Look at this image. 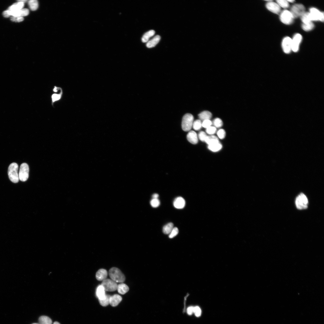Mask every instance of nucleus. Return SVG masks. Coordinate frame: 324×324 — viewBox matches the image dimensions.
Masks as SVG:
<instances>
[{
  "mask_svg": "<svg viewBox=\"0 0 324 324\" xmlns=\"http://www.w3.org/2000/svg\"><path fill=\"white\" fill-rule=\"evenodd\" d=\"M111 279L116 283H122L125 280V277L121 271L116 267H112L109 271Z\"/></svg>",
  "mask_w": 324,
  "mask_h": 324,
  "instance_id": "obj_1",
  "label": "nucleus"
},
{
  "mask_svg": "<svg viewBox=\"0 0 324 324\" xmlns=\"http://www.w3.org/2000/svg\"><path fill=\"white\" fill-rule=\"evenodd\" d=\"M29 166L26 163L22 164L20 167L19 173V180L22 182H25L29 176Z\"/></svg>",
  "mask_w": 324,
  "mask_h": 324,
  "instance_id": "obj_5",
  "label": "nucleus"
},
{
  "mask_svg": "<svg viewBox=\"0 0 324 324\" xmlns=\"http://www.w3.org/2000/svg\"><path fill=\"white\" fill-rule=\"evenodd\" d=\"M206 133L203 131L200 132L199 135V139L202 141H205V140L207 137Z\"/></svg>",
  "mask_w": 324,
  "mask_h": 324,
  "instance_id": "obj_42",
  "label": "nucleus"
},
{
  "mask_svg": "<svg viewBox=\"0 0 324 324\" xmlns=\"http://www.w3.org/2000/svg\"><path fill=\"white\" fill-rule=\"evenodd\" d=\"M290 12L294 18L301 17L305 12V8L303 5L297 4L292 6Z\"/></svg>",
  "mask_w": 324,
  "mask_h": 324,
  "instance_id": "obj_7",
  "label": "nucleus"
},
{
  "mask_svg": "<svg viewBox=\"0 0 324 324\" xmlns=\"http://www.w3.org/2000/svg\"><path fill=\"white\" fill-rule=\"evenodd\" d=\"M96 295L99 300L103 299L105 297L106 294L103 287L101 285L99 286L96 290Z\"/></svg>",
  "mask_w": 324,
  "mask_h": 324,
  "instance_id": "obj_19",
  "label": "nucleus"
},
{
  "mask_svg": "<svg viewBox=\"0 0 324 324\" xmlns=\"http://www.w3.org/2000/svg\"><path fill=\"white\" fill-rule=\"evenodd\" d=\"M217 135L220 139H222L225 137L226 133L224 129H220L218 131Z\"/></svg>",
  "mask_w": 324,
  "mask_h": 324,
  "instance_id": "obj_38",
  "label": "nucleus"
},
{
  "mask_svg": "<svg viewBox=\"0 0 324 324\" xmlns=\"http://www.w3.org/2000/svg\"><path fill=\"white\" fill-rule=\"evenodd\" d=\"M301 17L304 24H308L312 22L309 12H305Z\"/></svg>",
  "mask_w": 324,
  "mask_h": 324,
  "instance_id": "obj_26",
  "label": "nucleus"
},
{
  "mask_svg": "<svg viewBox=\"0 0 324 324\" xmlns=\"http://www.w3.org/2000/svg\"><path fill=\"white\" fill-rule=\"evenodd\" d=\"M212 116V113L208 111L203 112L199 115V117L200 120L203 121L205 120H210Z\"/></svg>",
  "mask_w": 324,
  "mask_h": 324,
  "instance_id": "obj_22",
  "label": "nucleus"
},
{
  "mask_svg": "<svg viewBox=\"0 0 324 324\" xmlns=\"http://www.w3.org/2000/svg\"><path fill=\"white\" fill-rule=\"evenodd\" d=\"M11 20L12 21L19 22L23 21L24 18L23 17H17L12 16L11 18Z\"/></svg>",
  "mask_w": 324,
  "mask_h": 324,
  "instance_id": "obj_43",
  "label": "nucleus"
},
{
  "mask_svg": "<svg viewBox=\"0 0 324 324\" xmlns=\"http://www.w3.org/2000/svg\"><path fill=\"white\" fill-rule=\"evenodd\" d=\"M111 296L109 295L106 294L105 297L103 299L99 300L100 304L102 306L105 307L110 304V299Z\"/></svg>",
  "mask_w": 324,
  "mask_h": 324,
  "instance_id": "obj_29",
  "label": "nucleus"
},
{
  "mask_svg": "<svg viewBox=\"0 0 324 324\" xmlns=\"http://www.w3.org/2000/svg\"><path fill=\"white\" fill-rule=\"evenodd\" d=\"M38 321L39 324H52V321L49 317L43 316H41L39 318Z\"/></svg>",
  "mask_w": 324,
  "mask_h": 324,
  "instance_id": "obj_27",
  "label": "nucleus"
},
{
  "mask_svg": "<svg viewBox=\"0 0 324 324\" xmlns=\"http://www.w3.org/2000/svg\"><path fill=\"white\" fill-rule=\"evenodd\" d=\"M179 233V230L177 227L174 228L170 233L169 234V237L170 238H172L176 236Z\"/></svg>",
  "mask_w": 324,
  "mask_h": 324,
  "instance_id": "obj_36",
  "label": "nucleus"
},
{
  "mask_svg": "<svg viewBox=\"0 0 324 324\" xmlns=\"http://www.w3.org/2000/svg\"><path fill=\"white\" fill-rule=\"evenodd\" d=\"M208 149L213 152H217L220 151L222 148V144L220 142L208 145Z\"/></svg>",
  "mask_w": 324,
  "mask_h": 324,
  "instance_id": "obj_21",
  "label": "nucleus"
},
{
  "mask_svg": "<svg viewBox=\"0 0 324 324\" xmlns=\"http://www.w3.org/2000/svg\"><path fill=\"white\" fill-rule=\"evenodd\" d=\"M282 46L285 53H289L292 50V39L288 37L284 38L283 41Z\"/></svg>",
  "mask_w": 324,
  "mask_h": 324,
  "instance_id": "obj_11",
  "label": "nucleus"
},
{
  "mask_svg": "<svg viewBox=\"0 0 324 324\" xmlns=\"http://www.w3.org/2000/svg\"><path fill=\"white\" fill-rule=\"evenodd\" d=\"M28 4L30 9L33 11L36 10L38 8V4L36 0H30L28 1Z\"/></svg>",
  "mask_w": 324,
  "mask_h": 324,
  "instance_id": "obj_30",
  "label": "nucleus"
},
{
  "mask_svg": "<svg viewBox=\"0 0 324 324\" xmlns=\"http://www.w3.org/2000/svg\"><path fill=\"white\" fill-rule=\"evenodd\" d=\"M193 128L196 130H199L202 127V122L200 120H196L194 121L193 124Z\"/></svg>",
  "mask_w": 324,
  "mask_h": 324,
  "instance_id": "obj_32",
  "label": "nucleus"
},
{
  "mask_svg": "<svg viewBox=\"0 0 324 324\" xmlns=\"http://www.w3.org/2000/svg\"><path fill=\"white\" fill-rule=\"evenodd\" d=\"M117 290L119 294L123 295L128 291L129 288L125 284L122 283L118 285Z\"/></svg>",
  "mask_w": 324,
  "mask_h": 324,
  "instance_id": "obj_23",
  "label": "nucleus"
},
{
  "mask_svg": "<svg viewBox=\"0 0 324 324\" xmlns=\"http://www.w3.org/2000/svg\"><path fill=\"white\" fill-rule=\"evenodd\" d=\"M18 165L16 163L11 164L8 168L9 177L10 180L13 183H17L19 180L18 173Z\"/></svg>",
  "mask_w": 324,
  "mask_h": 324,
  "instance_id": "obj_2",
  "label": "nucleus"
},
{
  "mask_svg": "<svg viewBox=\"0 0 324 324\" xmlns=\"http://www.w3.org/2000/svg\"><path fill=\"white\" fill-rule=\"evenodd\" d=\"M159 197V195L157 194H154L152 196V197L153 199H158Z\"/></svg>",
  "mask_w": 324,
  "mask_h": 324,
  "instance_id": "obj_46",
  "label": "nucleus"
},
{
  "mask_svg": "<svg viewBox=\"0 0 324 324\" xmlns=\"http://www.w3.org/2000/svg\"><path fill=\"white\" fill-rule=\"evenodd\" d=\"M3 15L4 17L7 18L9 17L10 16L8 10L4 11L3 13Z\"/></svg>",
  "mask_w": 324,
  "mask_h": 324,
  "instance_id": "obj_45",
  "label": "nucleus"
},
{
  "mask_svg": "<svg viewBox=\"0 0 324 324\" xmlns=\"http://www.w3.org/2000/svg\"><path fill=\"white\" fill-rule=\"evenodd\" d=\"M302 39V36L299 34H296L292 39V50L297 52L299 50V46Z\"/></svg>",
  "mask_w": 324,
  "mask_h": 324,
  "instance_id": "obj_10",
  "label": "nucleus"
},
{
  "mask_svg": "<svg viewBox=\"0 0 324 324\" xmlns=\"http://www.w3.org/2000/svg\"><path fill=\"white\" fill-rule=\"evenodd\" d=\"M160 39L161 37L157 35L147 42L146 44V47L148 48L155 47L158 44Z\"/></svg>",
  "mask_w": 324,
  "mask_h": 324,
  "instance_id": "obj_18",
  "label": "nucleus"
},
{
  "mask_svg": "<svg viewBox=\"0 0 324 324\" xmlns=\"http://www.w3.org/2000/svg\"><path fill=\"white\" fill-rule=\"evenodd\" d=\"M53 324H60L59 322H55Z\"/></svg>",
  "mask_w": 324,
  "mask_h": 324,
  "instance_id": "obj_48",
  "label": "nucleus"
},
{
  "mask_svg": "<svg viewBox=\"0 0 324 324\" xmlns=\"http://www.w3.org/2000/svg\"><path fill=\"white\" fill-rule=\"evenodd\" d=\"M187 139L191 143L196 144L198 143V136L195 132L191 131L189 132L187 135Z\"/></svg>",
  "mask_w": 324,
  "mask_h": 324,
  "instance_id": "obj_15",
  "label": "nucleus"
},
{
  "mask_svg": "<svg viewBox=\"0 0 324 324\" xmlns=\"http://www.w3.org/2000/svg\"><path fill=\"white\" fill-rule=\"evenodd\" d=\"M294 17L290 11L285 10L281 13L280 19L283 24L289 25L293 23Z\"/></svg>",
  "mask_w": 324,
  "mask_h": 324,
  "instance_id": "obj_8",
  "label": "nucleus"
},
{
  "mask_svg": "<svg viewBox=\"0 0 324 324\" xmlns=\"http://www.w3.org/2000/svg\"><path fill=\"white\" fill-rule=\"evenodd\" d=\"M194 117L190 114L185 115L182 119V127L183 131L186 132L189 131L191 129L193 124Z\"/></svg>",
  "mask_w": 324,
  "mask_h": 324,
  "instance_id": "obj_3",
  "label": "nucleus"
},
{
  "mask_svg": "<svg viewBox=\"0 0 324 324\" xmlns=\"http://www.w3.org/2000/svg\"><path fill=\"white\" fill-rule=\"evenodd\" d=\"M212 122L210 120H205L202 123V127L206 128L211 126Z\"/></svg>",
  "mask_w": 324,
  "mask_h": 324,
  "instance_id": "obj_40",
  "label": "nucleus"
},
{
  "mask_svg": "<svg viewBox=\"0 0 324 324\" xmlns=\"http://www.w3.org/2000/svg\"><path fill=\"white\" fill-rule=\"evenodd\" d=\"M24 3L23 2L18 1L17 3L14 4L10 6L8 10L11 11H14L22 9L24 6Z\"/></svg>",
  "mask_w": 324,
  "mask_h": 324,
  "instance_id": "obj_20",
  "label": "nucleus"
},
{
  "mask_svg": "<svg viewBox=\"0 0 324 324\" xmlns=\"http://www.w3.org/2000/svg\"><path fill=\"white\" fill-rule=\"evenodd\" d=\"M194 307H188L187 309V313L189 315H191L194 313Z\"/></svg>",
  "mask_w": 324,
  "mask_h": 324,
  "instance_id": "obj_44",
  "label": "nucleus"
},
{
  "mask_svg": "<svg viewBox=\"0 0 324 324\" xmlns=\"http://www.w3.org/2000/svg\"><path fill=\"white\" fill-rule=\"evenodd\" d=\"M33 324H38V323H33Z\"/></svg>",
  "mask_w": 324,
  "mask_h": 324,
  "instance_id": "obj_49",
  "label": "nucleus"
},
{
  "mask_svg": "<svg viewBox=\"0 0 324 324\" xmlns=\"http://www.w3.org/2000/svg\"><path fill=\"white\" fill-rule=\"evenodd\" d=\"M101 285L105 291L113 292L117 290L118 285L117 283L111 279H106L103 281Z\"/></svg>",
  "mask_w": 324,
  "mask_h": 324,
  "instance_id": "obj_6",
  "label": "nucleus"
},
{
  "mask_svg": "<svg viewBox=\"0 0 324 324\" xmlns=\"http://www.w3.org/2000/svg\"><path fill=\"white\" fill-rule=\"evenodd\" d=\"M217 128L214 126H211L206 128V132L209 135H212L215 133Z\"/></svg>",
  "mask_w": 324,
  "mask_h": 324,
  "instance_id": "obj_35",
  "label": "nucleus"
},
{
  "mask_svg": "<svg viewBox=\"0 0 324 324\" xmlns=\"http://www.w3.org/2000/svg\"><path fill=\"white\" fill-rule=\"evenodd\" d=\"M62 93L59 94H53L52 96V102L54 103V102L60 99L62 96Z\"/></svg>",
  "mask_w": 324,
  "mask_h": 324,
  "instance_id": "obj_41",
  "label": "nucleus"
},
{
  "mask_svg": "<svg viewBox=\"0 0 324 324\" xmlns=\"http://www.w3.org/2000/svg\"><path fill=\"white\" fill-rule=\"evenodd\" d=\"M287 1L289 3H294V2L295 1H292V0H291V1Z\"/></svg>",
  "mask_w": 324,
  "mask_h": 324,
  "instance_id": "obj_47",
  "label": "nucleus"
},
{
  "mask_svg": "<svg viewBox=\"0 0 324 324\" xmlns=\"http://www.w3.org/2000/svg\"><path fill=\"white\" fill-rule=\"evenodd\" d=\"M150 204L153 207L157 208L160 205V202L158 199H153L151 200Z\"/></svg>",
  "mask_w": 324,
  "mask_h": 324,
  "instance_id": "obj_37",
  "label": "nucleus"
},
{
  "mask_svg": "<svg viewBox=\"0 0 324 324\" xmlns=\"http://www.w3.org/2000/svg\"><path fill=\"white\" fill-rule=\"evenodd\" d=\"M302 28L304 31H309L312 30L314 28V25L312 22L308 24H302Z\"/></svg>",
  "mask_w": 324,
  "mask_h": 324,
  "instance_id": "obj_31",
  "label": "nucleus"
},
{
  "mask_svg": "<svg viewBox=\"0 0 324 324\" xmlns=\"http://www.w3.org/2000/svg\"><path fill=\"white\" fill-rule=\"evenodd\" d=\"M173 204L176 208L178 209H182L185 207L186 202L183 198L180 197L176 198Z\"/></svg>",
  "mask_w": 324,
  "mask_h": 324,
  "instance_id": "obj_17",
  "label": "nucleus"
},
{
  "mask_svg": "<svg viewBox=\"0 0 324 324\" xmlns=\"http://www.w3.org/2000/svg\"><path fill=\"white\" fill-rule=\"evenodd\" d=\"M213 123L215 127L218 128L221 127L223 124L222 120L219 118L215 119L213 121Z\"/></svg>",
  "mask_w": 324,
  "mask_h": 324,
  "instance_id": "obj_34",
  "label": "nucleus"
},
{
  "mask_svg": "<svg viewBox=\"0 0 324 324\" xmlns=\"http://www.w3.org/2000/svg\"><path fill=\"white\" fill-rule=\"evenodd\" d=\"M266 6L269 10L275 14H278L281 12V7L277 3L271 1H268Z\"/></svg>",
  "mask_w": 324,
  "mask_h": 324,
  "instance_id": "obj_12",
  "label": "nucleus"
},
{
  "mask_svg": "<svg viewBox=\"0 0 324 324\" xmlns=\"http://www.w3.org/2000/svg\"><path fill=\"white\" fill-rule=\"evenodd\" d=\"M310 14L312 21L320 20L324 21V13L320 12L315 8H312L310 9Z\"/></svg>",
  "mask_w": 324,
  "mask_h": 324,
  "instance_id": "obj_9",
  "label": "nucleus"
},
{
  "mask_svg": "<svg viewBox=\"0 0 324 324\" xmlns=\"http://www.w3.org/2000/svg\"><path fill=\"white\" fill-rule=\"evenodd\" d=\"M297 208L299 209H306L308 207V200L303 193H301L296 198L295 201Z\"/></svg>",
  "mask_w": 324,
  "mask_h": 324,
  "instance_id": "obj_4",
  "label": "nucleus"
},
{
  "mask_svg": "<svg viewBox=\"0 0 324 324\" xmlns=\"http://www.w3.org/2000/svg\"><path fill=\"white\" fill-rule=\"evenodd\" d=\"M9 11L10 16H12L13 17H23L26 16L28 15L29 13V10L27 9H22L14 11H11L9 10Z\"/></svg>",
  "mask_w": 324,
  "mask_h": 324,
  "instance_id": "obj_13",
  "label": "nucleus"
},
{
  "mask_svg": "<svg viewBox=\"0 0 324 324\" xmlns=\"http://www.w3.org/2000/svg\"><path fill=\"white\" fill-rule=\"evenodd\" d=\"M194 313L196 317L200 316L202 313L201 310L200 308L198 306L194 307Z\"/></svg>",
  "mask_w": 324,
  "mask_h": 324,
  "instance_id": "obj_39",
  "label": "nucleus"
},
{
  "mask_svg": "<svg viewBox=\"0 0 324 324\" xmlns=\"http://www.w3.org/2000/svg\"><path fill=\"white\" fill-rule=\"evenodd\" d=\"M174 228V224L169 223L165 225L163 228V231L166 234H169Z\"/></svg>",
  "mask_w": 324,
  "mask_h": 324,
  "instance_id": "obj_28",
  "label": "nucleus"
},
{
  "mask_svg": "<svg viewBox=\"0 0 324 324\" xmlns=\"http://www.w3.org/2000/svg\"><path fill=\"white\" fill-rule=\"evenodd\" d=\"M122 299V297L118 294H115L111 296L110 304L113 307L117 306Z\"/></svg>",
  "mask_w": 324,
  "mask_h": 324,
  "instance_id": "obj_14",
  "label": "nucleus"
},
{
  "mask_svg": "<svg viewBox=\"0 0 324 324\" xmlns=\"http://www.w3.org/2000/svg\"><path fill=\"white\" fill-rule=\"evenodd\" d=\"M108 273L107 271L104 269H100L96 273V279L100 281H103L106 279Z\"/></svg>",
  "mask_w": 324,
  "mask_h": 324,
  "instance_id": "obj_16",
  "label": "nucleus"
},
{
  "mask_svg": "<svg viewBox=\"0 0 324 324\" xmlns=\"http://www.w3.org/2000/svg\"><path fill=\"white\" fill-rule=\"evenodd\" d=\"M205 142L208 145L219 142L218 138L214 136H207Z\"/></svg>",
  "mask_w": 324,
  "mask_h": 324,
  "instance_id": "obj_25",
  "label": "nucleus"
},
{
  "mask_svg": "<svg viewBox=\"0 0 324 324\" xmlns=\"http://www.w3.org/2000/svg\"><path fill=\"white\" fill-rule=\"evenodd\" d=\"M155 32L154 30H150L144 34L142 38V41L144 43L147 42L149 38L153 36Z\"/></svg>",
  "mask_w": 324,
  "mask_h": 324,
  "instance_id": "obj_24",
  "label": "nucleus"
},
{
  "mask_svg": "<svg viewBox=\"0 0 324 324\" xmlns=\"http://www.w3.org/2000/svg\"><path fill=\"white\" fill-rule=\"evenodd\" d=\"M277 3L281 7L284 8H287L289 7V2L285 0H278L276 1Z\"/></svg>",
  "mask_w": 324,
  "mask_h": 324,
  "instance_id": "obj_33",
  "label": "nucleus"
}]
</instances>
